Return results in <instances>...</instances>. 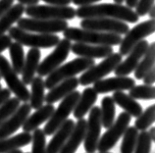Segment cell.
Returning <instances> with one entry per match:
<instances>
[{
  "instance_id": "22",
  "label": "cell",
  "mask_w": 155,
  "mask_h": 153,
  "mask_svg": "<svg viewBox=\"0 0 155 153\" xmlns=\"http://www.w3.org/2000/svg\"><path fill=\"white\" fill-rule=\"evenodd\" d=\"M55 107L53 104H45L36 109L34 114L28 115L26 119L25 123L23 124V131L27 132H31L36 130L40 125H42L44 122H47L48 119L50 118Z\"/></svg>"
},
{
  "instance_id": "40",
  "label": "cell",
  "mask_w": 155,
  "mask_h": 153,
  "mask_svg": "<svg viewBox=\"0 0 155 153\" xmlns=\"http://www.w3.org/2000/svg\"><path fill=\"white\" fill-rule=\"evenodd\" d=\"M144 84H147V86H152L154 83L155 80V72H154V67H152L147 73L144 75V76L142 78Z\"/></svg>"
},
{
  "instance_id": "41",
  "label": "cell",
  "mask_w": 155,
  "mask_h": 153,
  "mask_svg": "<svg viewBox=\"0 0 155 153\" xmlns=\"http://www.w3.org/2000/svg\"><path fill=\"white\" fill-rule=\"evenodd\" d=\"M14 0H0V17L9 9L11 6H13Z\"/></svg>"
},
{
  "instance_id": "19",
  "label": "cell",
  "mask_w": 155,
  "mask_h": 153,
  "mask_svg": "<svg viewBox=\"0 0 155 153\" xmlns=\"http://www.w3.org/2000/svg\"><path fill=\"white\" fill-rule=\"evenodd\" d=\"M79 86V79L76 76L64 80L53 86L51 90H49V92L45 95V102L47 104L58 102L64 97H66L68 94H70L71 92L76 90Z\"/></svg>"
},
{
  "instance_id": "25",
  "label": "cell",
  "mask_w": 155,
  "mask_h": 153,
  "mask_svg": "<svg viewBox=\"0 0 155 153\" xmlns=\"http://www.w3.org/2000/svg\"><path fill=\"white\" fill-rule=\"evenodd\" d=\"M112 99L117 105H119L124 112L128 113L130 117H134L137 118L142 112V106L138 103L136 99L124 91H115L112 96Z\"/></svg>"
},
{
  "instance_id": "30",
  "label": "cell",
  "mask_w": 155,
  "mask_h": 153,
  "mask_svg": "<svg viewBox=\"0 0 155 153\" xmlns=\"http://www.w3.org/2000/svg\"><path fill=\"white\" fill-rule=\"evenodd\" d=\"M115 102L111 96H105L102 98L100 107V119L102 127L105 129L111 127L113 123L115 122Z\"/></svg>"
},
{
  "instance_id": "6",
  "label": "cell",
  "mask_w": 155,
  "mask_h": 153,
  "mask_svg": "<svg viewBox=\"0 0 155 153\" xmlns=\"http://www.w3.org/2000/svg\"><path fill=\"white\" fill-rule=\"evenodd\" d=\"M123 61V56L120 53H113L107 56L102 62L97 65H93L87 70H85L83 75L79 78V83L81 86H87L91 83H94L97 80L103 79L105 76L115 70V68Z\"/></svg>"
},
{
  "instance_id": "29",
  "label": "cell",
  "mask_w": 155,
  "mask_h": 153,
  "mask_svg": "<svg viewBox=\"0 0 155 153\" xmlns=\"http://www.w3.org/2000/svg\"><path fill=\"white\" fill-rule=\"evenodd\" d=\"M154 59H155V43H151L148 45V48L144 55L142 56L140 63L134 69V78L137 80H142L144 75L154 67Z\"/></svg>"
},
{
  "instance_id": "12",
  "label": "cell",
  "mask_w": 155,
  "mask_h": 153,
  "mask_svg": "<svg viewBox=\"0 0 155 153\" xmlns=\"http://www.w3.org/2000/svg\"><path fill=\"white\" fill-rule=\"evenodd\" d=\"M155 31L154 19H149L147 21L141 22L134 26L133 29L127 31L125 37L122 38L119 47V53L122 56L128 55L136 44L143 38L151 35Z\"/></svg>"
},
{
  "instance_id": "7",
  "label": "cell",
  "mask_w": 155,
  "mask_h": 153,
  "mask_svg": "<svg viewBox=\"0 0 155 153\" xmlns=\"http://www.w3.org/2000/svg\"><path fill=\"white\" fill-rule=\"evenodd\" d=\"M0 76L5 80L11 93L15 94L21 102H28L30 91L27 86L22 82V80L19 79L18 74L13 70L9 61L3 55H0Z\"/></svg>"
},
{
  "instance_id": "20",
  "label": "cell",
  "mask_w": 155,
  "mask_h": 153,
  "mask_svg": "<svg viewBox=\"0 0 155 153\" xmlns=\"http://www.w3.org/2000/svg\"><path fill=\"white\" fill-rule=\"evenodd\" d=\"M75 127V122L71 119L66 120L53 134V138L46 145V153H59L65 142H67L69 135H71Z\"/></svg>"
},
{
  "instance_id": "18",
  "label": "cell",
  "mask_w": 155,
  "mask_h": 153,
  "mask_svg": "<svg viewBox=\"0 0 155 153\" xmlns=\"http://www.w3.org/2000/svg\"><path fill=\"white\" fill-rule=\"evenodd\" d=\"M71 51L79 57H84L89 59L106 58L112 54L114 50L112 46L108 45H97L83 42H76L71 45Z\"/></svg>"
},
{
  "instance_id": "15",
  "label": "cell",
  "mask_w": 155,
  "mask_h": 153,
  "mask_svg": "<svg viewBox=\"0 0 155 153\" xmlns=\"http://www.w3.org/2000/svg\"><path fill=\"white\" fill-rule=\"evenodd\" d=\"M31 107L28 102L20 105L9 118L0 125V139L6 138L15 134L25 123L26 119L31 114Z\"/></svg>"
},
{
  "instance_id": "52",
  "label": "cell",
  "mask_w": 155,
  "mask_h": 153,
  "mask_svg": "<svg viewBox=\"0 0 155 153\" xmlns=\"http://www.w3.org/2000/svg\"><path fill=\"white\" fill-rule=\"evenodd\" d=\"M1 88H2V86H1V83H0V90H1Z\"/></svg>"
},
{
  "instance_id": "43",
  "label": "cell",
  "mask_w": 155,
  "mask_h": 153,
  "mask_svg": "<svg viewBox=\"0 0 155 153\" xmlns=\"http://www.w3.org/2000/svg\"><path fill=\"white\" fill-rule=\"evenodd\" d=\"M42 1L54 6H69V4L72 3V0H42Z\"/></svg>"
},
{
  "instance_id": "44",
  "label": "cell",
  "mask_w": 155,
  "mask_h": 153,
  "mask_svg": "<svg viewBox=\"0 0 155 153\" xmlns=\"http://www.w3.org/2000/svg\"><path fill=\"white\" fill-rule=\"evenodd\" d=\"M98 1H100V0H72V3H74L75 5L78 6H87L94 4Z\"/></svg>"
},
{
  "instance_id": "32",
  "label": "cell",
  "mask_w": 155,
  "mask_h": 153,
  "mask_svg": "<svg viewBox=\"0 0 155 153\" xmlns=\"http://www.w3.org/2000/svg\"><path fill=\"white\" fill-rule=\"evenodd\" d=\"M122 140L120 152L121 153H134V147L137 142L138 131L134 127H128L125 131Z\"/></svg>"
},
{
  "instance_id": "26",
  "label": "cell",
  "mask_w": 155,
  "mask_h": 153,
  "mask_svg": "<svg viewBox=\"0 0 155 153\" xmlns=\"http://www.w3.org/2000/svg\"><path fill=\"white\" fill-rule=\"evenodd\" d=\"M25 13V6L22 4H15L11 6L1 17H0V35L5 34L10 28L17 23Z\"/></svg>"
},
{
  "instance_id": "48",
  "label": "cell",
  "mask_w": 155,
  "mask_h": 153,
  "mask_svg": "<svg viewBox=\"0 0 155 153\" xmlns=\"http://www.w3.org/2000/svg\"><path fill=\"white\" fill-rule=\"evenodd\" d=\"M147 14L150 17V19H154V15H155V7H154V5L151 8H150L149 11L147 12Z\"/></svg>"
},
{
  "instance_id": "54",
  "label": "cell",
  "mask_w": 155,
  "mask_h": 153,
  "mask_svg": "<svg viewBox=\"0 0 155 153\" xmlns=\"http://www.w3.org/2000/svg\"><path fill=\"white\" fill-rule=\"evenodd\" d=\"M27 153H28V152H27Z\"/></svg>"
},
{
  "instance_id": "14",
  "label": "cell",
  "mask_w": 155,
  "mask_h": 153,
  "mask_svg": "<svg viewBox=\"0 0 155 153\" xmlns=\"http://www.w3.org/2000/svg\"><path fill=\"white\" fill-rule=\"evenodd\" d=\"M88 120L87 121V129L84 135V149L87 153H93L97 149L101 132V119H100V108L93 106L89 110Z\"/></svg>"
},
{
  "instance_id": "13",
  "label": "cell",
  "mask_w": 155,
  "mask_h": 153,
  "mask_svg": "<svg viewBox=\"0 0 155 153\" xmlns=\"http://www.w3.org/2000/svg\"><path fill=\"white\" fill-rule=\"evenodd\" d=\"M81 29L92 30L103 33H111L116 34H126L130 30L128 24L123 21L109 18H87L81 22Z\"/></svg>"
},
{
  "instance_id": "47",
  "label": "cell",
  "mask_w": 155,
  "mask_h": 153,
  "mask_svg": "<svg viewBox=\"0 0 155 153\" xmlns=\"http://www.w3.org/2000/svg\"><path fill=\"white\" fill-rule=\"evenodd\" d=\"M147 132H148V135L150 136V138H151V140L154 142L155 140V128H150V130Z\"/></svg>"
},
{
  "instance_id": "38",
  "label": "cell",
  "mask_w": 155,
  "mask_h": 153,
  "mask_svg": "<svg viewBox=\"0 0 155 153\" xmlns=\"http://www.w3.org/2000/svg\"><path fill=\"white\" fill-rule=\"evenodd\" d=\"M154 5V0H138L136 6V13L138 17L146 16L149 9Z\"/></svg>"
},
{
  "instance_id": "45",
  "label": "cell",
  "mask_w": 155,
  "mask_h": 153,
  "mask_svg": "<svg viewBox=\"0 0 155 153\" xmlns=\"http://www.w3.org/2000/svg\"><path fill=\"white\" fill-rule=\"evenodd\" d=\"M20 4H22L24 6H34L38 5L40 0H18Z\"/></svg>"
},
{
  "instance_id": "11",
  "label": "cell",
  "mask_w": 155,
  "mask_h": 153,
  "mask_svg": "<svg viewBox=\"0 0 155 153\" xmlns=\"http://www.w3.org/2000/svg\"><path fill=\"white\" fill-rule=\"evenodd\" d=\"M71 40L67 38L60 39L59 42L55 45L54 50L48 56H46L41 63H39L38 70H36L38 75L39 76H48L51 72L62 65V63L69 56V53L71 51Z\"/></svg>"
},
{
  "instance_id": "4",
  "label": "cell",
  "mask_w": 155,
  "mask_h": 153,
  "mask_svg": "<svg viewBox=\"0 0 155 153\" xmlns=\"http://www.w3.org/2000/svg\"><path fill=\"white\" fill-rule=\"evenodd\" d=\"M9 37L22 45L31 48H52L59 42L60 37L55 34H36L24 31L18 27H12L8 31Z\"/></svg>"
},
{
  "instance_id": "21",
  "label": "cell",
  "mask_w": 155,
  "mask_h": 153,
  "mask_svg": "<svg viewBox=\"0 0 155 153\" xmlns=\"http://www.w3.org/2000/svg\"><path fill=\"white\" fill-rule=\"evenodd\" d=\"M85 129H87V120H84V118L78 120V122L75 123V127L71 135H69L67 142H65L59 153H76L84 139Z\"/></svg>"
},
{
  "instance_id": "1",
  "label": "cell",
  "mask_w": 155,
  "mask_h": 153,
  "mask_svg": "<svg viewBox=\"0 0 155 153\" xmlns=\"http://www.w3.org/2000/svg\"><path fill=\"white\" fill-rule=\"evenodd\" d=\"M76 16L81 19L109 18L130 24H136L140 20V17L132 8L117 3H101L80 6V8L76 10Z\"/></svg>"
},
{
  "instance_id": "17",
  "label": "cell",
  "mask_w": 155,
  "mask_h": 153,
  "mask_svg": "<svg viewBox=\"0 0 155 153\" xmlns=\"http://www.w3.org/2000/svg\"><path fill=\"white\" fill-rule=\"evenodd\" d=\"M136 86V80L127 76H116L113 78L101 79L93 83V88L99 94L108 93L112 91L130 90Z\"/></svg>"
},
{
  "instance_id": "37",
  "label": "cell",
  "mask_w": 155,
  "mask_h": 153,
  "mask_svg": "<svg viewBox=\"0 0 155 153\" xmlns=\"http://www.w3.org/2000/svg\"><path fill=\"white\" fill-rule=\"evenodd\" d=\"M152 140L146 131L138 132L137 142L134 147V153H150Z\"/></svg>"
},
{
  "instance_id": "3",
  "label": "cell",
  "mask_w": 155,
  "mask_h": 153,
  "mask_svg": "<svg viewBox=\"0 0 155 153\" xmlns=\"http://www.w3.org/2000/svg\"><path fill=\"white\" fill-rule=\"evenodd\" d=\"M94 63L95 62L93 59L79 57L64 64V65L59 66L57 69L51 72L47 76L46 80H44L45 88L51 90L53 86H56L60 82H62V80L73 78V76H76V75L78 74L83 73L85 70H87L88 68L94 65Z\"/></svg>"
},
{
  "instance_id": "50",
  "label": "cell",
  "mask_w": 155,
  "mask_h": 153,
  "mask_svg": "<svg viewBox=\"0 0 155 153\" xmlns=\"http://www.w3.org/2000/svg\"><path fill=\"white\" fill-rule=\"evenodd\" d=\"M114 2L117 3V4H123L124 0H114Z\"/></svg>"
},
{
  "instance_id": "23",
  "label": "cell",
  "mask_w": 155,
  "mask_h": 153,
  "mask_svg": "<svg viewBox=\"0 0 155 153\" xmlns=\"http://www.w3.org/2000/svg\"><path fill=\"white\" fill-rule=\"evenodd\" d=\"M97 95L98 93L93 87L84 88L83 93H81L80 95V98L78 100L74 110H73V115L76 119H83L88 113L89 110L94 106L97 100Z\"/></svg>"
},
{
  "instance_id": "2",
  "label": "cell",
  "mask_w": 155,
  "mask_h": 153,
  "mask_svg": "<svg viewBox=\"0 0 155 153\" xmlns=\"http://www.w3.org/2000/svg\"><path fill=\"white\" fill-rule=\"evenodd\" d=\"M63 35L65 38L69 40H75L76 42L108 46L119 45L122 40V37L120 34L103 33V31H97L92 30L79 29V28L75 27H68L63 31Z\"/></svg>"
},
{
  "instance_id": "42",
  "label": "cell",
  "mask_w": 155,
  "mask_h": 153,
  "mask_svg": "<svg viewBox=\"0 0 155 153\" xmlns=\"http://www.w3.org/2000/svg\"><path fill=\"white\" fill-rule=\"evenodd\" d=\"M11 97V91L8 88H1L0 90V106L5 103Z\"/></svg>"
},
{
  "instance_id": "39",
  "label": "cell",
  "mask_w": 155,
  "mask_h": 153,
  "mask_svg": "<svg viewBox=\"0 0 155 153\" xmlns=\"http://www.w3.org/2000/svg\"><path fill=\"white\" fill-rule=\"evenodd\" d=\"M12 42H13V39L8 34H5L0 35V54H1L3 51L8 49Z\"/></svg>"
},
{
  "instance_id": "46",
  "label": "cell",
  "mask_w": 155,
  "mask_h": 153,
  "mask_svg": "<svg viewBox=\"0 0 155 153\" xmlns=\"http://www.w3.org/2000/svg\"><path fill=\"white\" fill-rule=\"evenodd\" d=\"M124 1L126 2V4H127V6L129 8H136L137 4L138 2V0H124Z\"/></svg>"
},
{
  "instance_id": "16",
  "label": "cell",
  "mask_w": 155,
  "mask_h": 153,
  "mask_svg": "<svg viewBox=\"0 0 155 153\" xmlns=\"http://www.w3.org/2000/svg\"><path fill=\"white\" fill-rule=\"evenodd\" d=\"M148 45L149 43L146 39H142L137 44H136L133 49L130 51L128 57L124 61H122L113 71L115 73V76H128L133 73L138 65L142 56L147 50Z\"/></svg>"
},
{
  "instance_id": "51",
  "label": "cell",
  "mask_w": 155,
  "mask_h": 153,
  "mask_svg": "<svg viewBox=\"0 0 155 153\" xmlns=\"http://www.w3.org/2000/svg\"><path fill=\"white\" fill-rule=\"evenodd\" d=\"M93 153H94V152H93ZM99 153H110V152H108V151H107V152H99Z\"/></svg>"
},
{
  "instance_id": "36",
  "label": "cell",
  "mask_w": 155,
  "mask_h": 153,
  "mask_svg": "<svg viewBox=\"0 0 155 153\" xmlns=\"http://www.w3.org/2000/svg\"><path fill=\"white\" fill-rule=\"evenodd\" d=\"M20 105H21V101L17 97H13V98L10 97L5 103H3L0 106V125L9 118L18 109V107Z\"/></svg>"
},
{
  "instance_id": "27",
  "label": "cell",
  "mask_w": 155,
  "mask_h": 153,
  "mask_svg": "<svg viewBox=\"0 0 155 153\" xmlns=\"http://www.w3.org/2000/svg\"><path fill=\"white\" fill-rule=\"evenodd\" d=\"M31 142V132H23L17 135L0 139V153H8L28 145Z\"/></svg>"
},
{
  "instance_id": "53",
  "label": "cell",
  "mask_w": 155,
  "mask_h": 153,
  "mask_svg": "<svg viewBox=\"0 0 155 153\" xmlns=\"http://www.w3.org/2000/svg\"><path fill=\"white\" fill-rule=\"evenodd\" d=\"M1 79H2V78H1V76H0V80H1Z\"/></svg>"
},
{
  "instance_id": "33",
  "label": "cell",
  "mask_w": 155,
  "mask_h": 153,
  "mask_svg": "<svg viewBox=\"0 0 155 153\" xmlns=\"http://www.w3.org/2000/svg\"><path fill=\"white\" fill-rule=\"evenodd\" d=\"M155 119V106L150 105L146 108V110L142 111L141 114L137 117V120L134 122V128L137 131L143 132L146 131L151 125L154 123Z\"/></svg>"
},
{
  "instance_id": "34",
  "label": "cell",
  "mask_w": 155,
  "mask_h": 153,
  "mask_svg": "<svg viewBox=\"0 0 155 153\" xmlns=\"http://www.w3.org/2000/svg\"><path fill=\"white\" fill-rule=\"evenodd\" d=\"M129 95L134 99L153 100L155 97V88L153 86H147V84L134 86L130 90Z\"/></svg>"
},
{
  "instance_id": "28",
  "label": "cell",
  "mask_w": 155,
  "mask_h": 153,
  "mask_svg": "<svg viewBox=\"0 0 155 153\" xmlns=\"http://www.w3.org/2000/svg\"><path fill=\"white\" fill-rule=\"evenodd\" d=\"M31 90L30 92V105L31 109H38L39 107L44 105L45 102V84H44V80L42 76H35L32 79L31 83Z\"/></svg>"
},
{
  "instance_id": "9",
  "label": "cell",
  "mask_w": 155,
  "mask_h": 153,
  "mask_svg": "<svg viewBox=\"0 0 155 153\" xmlns=\"http://www.w3.org/2000/svg\"><path fill=\"white\" fill-rule=\"evenodd\" d=\"M130 119L132 117L128 113L122 112L112 126L109 127L105 134L99 138L96 150H98L99 152H107L112 149L118 142V140L124 135L125 131L127 130L130 123Z\"/></svg>"
},
{
  "instance_id": "24",
  "label": "cell",
  "mask_w": 155,
  "mask_h": 153,
  "mask_svg": "<svg viewBox=\"0 0 155 153\" xmlns=\"http://www.w3.org/2000/svg\"><path fill=\"white\" fill-rule=\"evenodd\" d=\"M40 50L38 48H31L28 51V54L25 57L23 71H22V82L28 86L31 84L32 79L35 76L36 70L40 63Z\"/></svg>"
},
{
  "instance_id": "10",
  "label": "cell",
  "mask_w": 155,
  "mask_h": 153,
  "mask_svg": "<svg viewBox=\"0 0 155 153\" xmlns=\"http://www.w3.org/2000/svg\"><path fill=\"white\" fill-rule=\"evenodd\" d=\"M18 28L36 34L63 33L68 28V22L64 20H44L36 18H21L17 22Z\"/></svg>"
},
{
  "instance_id": "8",
  "label": "cell",
  "mask_w": 155,
  "mask_h": 153,
  "mask_svg": "<svg viewBox=\"0 0 155 153\" xmlns=\"http://www.w3.org/2000/svg\"><path fill=\"white\" fill-rule=\"evenodd\" d=\"M25 13L30 18L44 20H73L76 17V9L70 6L34 5L25 8Z\"/></svg>"
},
{
  "instance_id": "5",
  "label": "cell",
  "mask_w": 155,
  "mask_h": 153,
  "mask_svg": "<svg viewBox=\"0 0 155 153\" xmlns=\"http://www.w3.org/2000/svg\"><path fill=\"white\" fill-rule=\"evenodd\" d=\"M81 92L77 90L68 94L66 97H64L57 107V109H54L51 117L48 119L45 127L43 129V132L45 135H52L56 130L62 125L65 121L68 120V117L76 106L78 100L80 98Z\"/></svg>"
},
{
  "instance_id": "35",
  "label": "cell",
  "mask_w": 155,
  "mask_h": 153,
  "mask_svg": "<svg viewBox=\"0 0 155 153\" xmlns=\"http://www.w3.org/2000/svg\"><path fill=\"white\" fill-rule=\"evenodd\" d=\"M43 130L38 128L31 135V153H46V138Z\"/></svg>"
},
{
  "instance_id": "49",
  "label": "cell",
  "mask_w": 155,
  "mask_h": 153,
  "mask_svg": "<svg viewBox=\"0 0 155 153\" xmlns=\"http://www.w3.org/2000/svg\"><path fill=\"white\" fill-rule=\"evenodd\" d=\"M8 153H24L21 149H16V150H13V151H10Z\"/></svg>"
},
{
  "instance_id": "31",
  "label": "cell",
  "mask_w": 155,
  "mask_h": 153,
  "mask_svg": "<svg viewBox=\"0 0 155 153\" xmlns=\"http://www.w3.org/2000/svg\"><path fill=\"white\" fill-rule=\"evenodd\" d=\"M9 54L11 58V66L13 70L20 75L23 71L24 63H25V51H24V47L22 44L18 42H12L9 46Z\"/></svg>"
}]
</instances>
